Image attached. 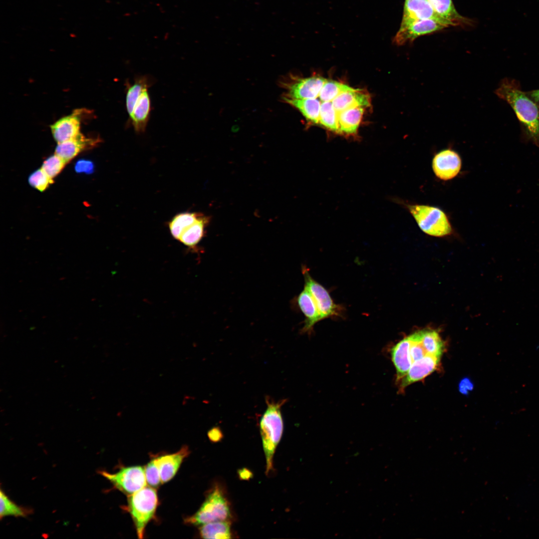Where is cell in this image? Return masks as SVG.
Here are the masks:
<instances>
[{
	"label": "cell",
	"mask_w": 539,
	"mask_h": 539,
	"mask_svg": "<svg viewBox=\"0 0 539 539\" xmlns=\"http://www.w3.org/2000/svg\"><path fill=\"white\" fill-rule=\"evenodd\" d=\"M410 213L419 228L429 236L444 237L451 235L453 228L446 213L439 207L428 205L412 204L394 198Z\"/></svg>",
	"instance_id": "4"
},
{
	"label": "cell",
	"mask_w": 539,
	"mask_h": 539,
	"mask_svg": "<svg viewBox=\"0 0 539 539\" xmlns=\"http://www.w3.org/2000/svg\"><path fill=\"white\" fill-rule=\"evenodd\" d=\"M319 123L326 129L339 133L338 114L332 101L321 102Z\"/></svg>",
	"instance_id": "27"
},
{
	"label": "cell",
	"mask_w": 539,
	"mask_h": 539,
	"mask_svg": "<svg viewBox=\"0 0 539 539\" xmlns=\"http://www.w3.org/2000/svg\"><path fill=\"white\" fill-rule=\"evenodd\" d=\"M363 113L364 108L354 107L337 113L339 133L347 135L355 134Z\"/></svg>",
	"instance_id": "21"
},
{
	"label": "cell",
	"mask_w": 539,
	"mask_h": 539,
	"mask_svg": "<svg viewBox=\"0 0 539 539\" xmlns=\"http://www.w3.org/2000/svg\"><path fill=\"white\" fill-rule=\"evenodd\" d=\"M208 437L213 442L220 441L223 438V434L219 428H214L208 432Z\"/></svg>",
	"instance_id": "35"
},
{
	"label": "cell",
	"mask_w": 539,
	"mask_h": 539,
	"mask_svg": "<svg viewBox=\"0 0 539 539\" xmlns=\"http://www.w3.org/2000/svg\"><path fill=\"white\" fill-rule=\"evenodd\" d=\"M93 163L90 161L85 160L78 161L75 166V171L79 173H91L93 171Z\"/></svg>",
	"instance_id": "33"
},
{
	"label": "cell",
	"mask_w": 539,
	"mask_h": 539,
	"mask_svg": "<svg viewBox=\"0 0 539 539\" xmlns=\"http://www.w3.org/2000/svg\"><path fill=\"white\" fill-rule=\"evenodd\" d=\"M100 142V139L99 137L87 138L80 132L73 138L57 143L55 154L67 163L80 152L95 146Z\"/></svg>",
	"instance_id": "15"
},
{
	"label": "cell",
	"mask_w": 539,
	"mask_h": 539,
	"mask_svg": "<svg viewBox=\"0 0 539 539\" xmlns=\"http://www.w3.org/2000/svg\"><path fill=\"white\" fill-rule=\"evenodd\" d=\"M285 400L274 402L266 399L267 409L260 422V433L266 460V474L273 468V457L282 435L283 422L281 408Z\"/></svg>",
	"instance_id": "3"
},
{
	"label": "cell",
	"mask_w": 539,
	"mask_h": 539,
	"mask_svg": "<svg viewBox=\"0 0 539 539\" xmlns=\"http://www.w3.org/2000/svg\"><path fill=\"white\" fill-rule=\"evenodd\" d=\"M28 182L31 186L42 192L52 184L53 181L41 168L30 175Z\"/></svg>",
	"instance_id": "31"
},
{
	"label": "cell",
	"mask_w": 539,
	"mask_h": 539,
	"mask_svg": "<svg viewBox=\"0 0 539 539\" xmlns=\"http://www.w3.org/2000/svg\"><path fill=\"white\" fill-rule=\"evenodd\" d=\"M356 89H357L336 81L327 80L320 92L318 97L321 102L332 101L342 93Z\"/></svg>",
	"instance_id": "29"
},
{
	"label": "cell",
	"mask_w": 539,
	"mask_h": 539,
	"mask_svg": "<svg viewBox=\"0 0 539 539\" xmlns=\"http://www.w3.org/2000/svg\"><path fill=\"white\" fill-rule=\"evenodd\" d=\"M337 113L354 107L365 108L370 105V98L359 89L346 91L339 94L332 101Z\"/></svg>",
	"instance_id": "20"
},
{
	"label": "cell",
	"mask_w": 539,
	"mask_h": 539,
	"mask_svg": "<svg viewBox=\"0 0 539 539\" xmlns=\"http://www.w3.org/2000/svg\"><path fill=\"white\" fill-rule=\"evenodd\" d=\"M144 468L147 484L151 487H158L162 483L156 459L151 460Z\"/></svg>",
	"instance_id": "32"
},
{
	"label": "cell",
	"mask_w": 539,
	"mask_h": 539,
	"mask_svg": "<svg viewBox=\"0 0 539 539\" xmlns=\"http://www.w3.org/2000/svg\"><path fill=\"white\" fill-rule=\"evenodd\" d=\"M202 215L200 213L184 212L176 215L168 224L172 237L178 240L183 231L194 223Z\"/></svg>",
	"instance_id": "25"
},
{
	"label": "cell",
	"mask_w": 539,
	"mask_h": 539,
	"mask_svg": "<svg viewBox=\"0 0 539 539\" xmlns=\"http://www.w3.org/2000/svg\"><path fill=\"white\" fill-rule=\"evenodd\" d=\"M231 515L228 500L221 488L216 486L197 512L185 521L188 524L202 526L215 521H229Z\"/></svg>",
	"instance_id": "6"
},
{
	"label": "cell",
	"mask_w": 539,
	"mask_h": 539,
	"mask_svg": "<svg viewBox=\"0 0 539 539\" xmlns=\"http://www.w3.org/2000/svg\"><path fill=\"white\" fill-rule=\"evenodd\" d=\"M189 453L188 447L184 446L175 453L155 458L159 469L162 484L168 482L174 477L183 461Z\"/></svg>",
	"instance_id": "17"
},
{
	"label": "cell",
	"mask_w": 539,
	"mask_h": 539,
	"mask_svg": "<svg viewBox=\"0 0 539 539\" xmlns=\"http://www.w3.org/2000/svg\"><path fill=\"white\" fill-rule=\"evenodd\" d=\"M526 93L539 107V89L527 91Z\"/></svg>",
	"instance_id": "37"
},
{
	"label": "cell",
	"mask_w": 539,
	"mask_h": 539,
	"mask_svg": "<svg viewBox=\"0 0 539 539\" xmlns=\"http://www.w3.org/2000/svg\"><path fill=\"white\" fill-rule=\"evenodd\" d=\"M326 80L319 76L297 79L288 85L287 93L283 97L297 99L316 98Z\"/></svg>",
	"instance_id": "12"
},
{
	"label": "cell",
	"mask_w": 539,
	"mask_h": 539,
	"mask_svg": "<svg viewBox=\"0 0 539 539\" xmlns=\"http://www.w3.org/2000/svg\"><path fill=\"white\" fill-rule=\"evenodd\" d=\"M157 505L158 496L154 488L146 486L129 496L128 508L139 538H143L145 529L154 516Z\"/></svg>",
	"instance_id": "5"
},
{
	"label": "cell",
	"mask_w": 539,
	"mask_h": 539,
	"mask_svg": "<svg viewBox=\"0 0 539 539\" xmlns=\"http://www.w3.org/2000/svg\"><path fill=\"white\" fill-rule=\"evenodd\" d=\"M65 164L63 159L55 154L44 161L41 169L49 177L53 179L61 172Z\"/></svg>",
	"instance_id": "30"
},
{
	"label": "cell",
	"mask_w": 539,
	"mask_h": 539,
	"mask_svg": "<svg viewBox=\"0 0 539 539\" xmlns=\"http://www.w3.org/2000/svg\"><path fill=\"white\" fill-rule=\"evenodd\" d=\"M473 387L474 385L473 383L471 380L468 378L463 379L460 382L459 384V391L464 395L468 394L469 392L473 390Z\"/></svg>",
	"instance_id": "34"
},
{
	"label": "cell",
	"mask_w": 539,
	"mask_h": 539,
	"mask_svg": "<svg viewBox=\"0 0 539 539\" xmlns=\"http://www.w3.org/2000/svg\"><path fill=\"white\" fill-rule=\"evenodd\" d=\"M434 10L451 26H471L472 20L460 14L452 0H428Z\"/></svg>",
	"instance_id": "19"
},
{
	"label": "cell",
	"mask_w": 539,
	"mask_h": 539,
	"mask_svg": "<svg viewBox=\"0 0 539 539\" xmlns=\"http://www.w3.org/2000/svg\"><path fill=\"white\" fill-rule=\"evenodd\" d=\"M409 336L401 339L390 350L392 361L396 371V383L406 375L412 363L410 354Z\"/></svg>",
	"instance_id": "16"
},
{
	"label": "cell",
	"mask_w": 539,
	"mask_h": 539,
	"mask_svg": "<svg viewBox=\"0 0 539 539\" xmlns=\"http://www.w3.org/2000/svg\"><path fill=\"white\" fill-rule=\"evenodd\" d=\"M154 83V79L148 75L136 76L133 84L128 80L125 83L127 124L131 125L136 133H143L146 128L151 110L148 89Z\"/></svg>",
	"instance_id": "2"
},
{
	"label": "cell",
	"mask_w": 539,
	"mask_h": 539,
	"mask_svg": "<svg viewBox=\"0 0 539 539\" xmlns=\"http://www.w3.org/2000/svg\"><path fill=\"white\" fill-rule=\"evenodd\" d=\"M496 94L506 101L517 117L522 129V140L532 142L539 147V107L521 90L518 81L506 78L503 79Z\"/></svg>",
	"instance_id": "1"
},
{
	"label": "cell",
	"mask_w": 539,
	"mask_h": 539,
	"mask_svg": "<svg viewBox=\"0 0 539 539\" xmlns=\"http://www.w3.org/2000/svg\"><path fill=\"white\" fill-rule=\"evenodd\" d=\"M414 19H434L451 26L436 13L428 0H405L401 21Z\"/></svg>",
	"instance_id": "14"
},
{
	"label": "cell",
	"mask_w": 539,
	"mask_h": 539,
	"mask_svg": "<svg viewBox=\"0 0 539 539\" xmlns=\"http://www.w3.org/2000/svg\"><path fill=\"white\" fill-rule=\"evenodd\" d=\"M449 26L434 19L401 21L394 41L398 45L411 43L418 37L440 31Z\"/></svg>",
	"instance_id": "8"
},
{
	"label": "cell",
	"mask_w": 539,
	"mask_h": 539,
	"mask_svg": "<svg viewBox=\"0 0 539 539\" xmlns=\"http://www.w3.org/2000/svg\"><path fill=\"white\" fill-rule=\"evenodd\" d=\"M297 301L301 311L305 317L301 331L303 333L310 332L315 324L321 320L315 302L305 287L298 296Z\"/></svg>",
	"instance_id": "18"
},
{
	"label": "cell",
	"mask_w": 539,
	"mask_h": 539,
	"mask_svg": "<svg viewBox=\"0 0 539 539\" xmlns=\"http://www.w3.org/2000/svg\"><path fill=\"white\" fill-rule=\"evenodd\" d=\"M210 220L209 217L202 214L194 223L183 231L178 240L189 248H195L204 237Z\"/></svg>",
	"instance_id": "22"
},
{
	"label": "cell",
	"mask_w": 539,
	"mask_h": 539,
	"mask_svg": "<svg viewBox=\"0 0 539 539\" xmlns=\"http://www.w3.org/2000/svg\"><path fill=\"white\" fill-rule=\"evenodd\" d=\"M305 287L312 296L320 313L321 320L326 318L339 316L342 308L335 304L328 291L311 277L307 270H302Z\"/></svg>",
	"instance_id": "9"
},
{
	"label": "cell",
	"mask_w": 539,
	"mask_h": 539,
	"mask_svg": "<svg viewBox=\"0 0 539 539\" xmlns=\"http://www.w3.org/2000/svg\"><path fill=\"white\" fill-rule=\"evenodd\" d=\"M200 535L204 539H231V522L230 521H219L209 523L201 526Z\"/></svg>",
	"instance_id": "24"
},
{
	"label": "cell",
	"mask_w": 539,
	"mask_h": 539,
	"mask_svg": "<svg viewBox=\"0 0 539 539\" xmlns=\"http://www.w3.org/2000/svg\"><path fill=\"white\" fill-rule=\"evenodd\" d=\"M0 495L1 519L7 516L26 517L31 513V510L20 507L12 501L2 490H0Z\"/></svg>",
	"instance_id": "28"
},
{
	"label": "cell",
	"mask_w": 539,
	"mask_h": 539,
	"mask_svg": "<svg viewBox=\"0 0 539 539\" xmlns=\"http://www.w3.org/2000/svg\"><path fill=\"white\" fill-rule=\"evenodd\" d=\"M286 103L297 109L306 118L313 123H319L321 101L316 98L297 99L283 97Z\"/></svg>",
	"instance_id": "23"
},
{
	"label": "cell",
	"mask_w": 539,
	"mask_h": 539,
	"mask_svg": "<svg viewBox=\"0 0 539 539\" xmlns=\"http://www.w3.org/2000/svg\"><path fill=\"white\" fill-rule=\"evenodd\" d=\"M87 113L88 111L85 109H77L51 124L50 128L56 142L60 143L66 141L79 134L82 116Z\"/></svg>",
	"instance_id": "11"
},
{
	"label": "cell",
	"mask_w": 539,
	"mask_h": 539,
	"mask_svg": "<svg viewBox=\"0 0 539 539\" xmlns=\"http://www.w3.org/2000/svg\"><path fill=\"white\" fill-rule=\"evenodd\" d=\"M441 357L427 355L423 358L414 362L406 375L400 381L399 392L415 382L425 378L435 371L438 367Z\"/></svg>",
	"instance_id": "13"
},
{
	"label": "cell",
	"mask_w": 539,
	"mask_h": 539,
	"mask_svg": "<svg viewBox=\"0 0 539 539\" xmlns=\"http://www.w3.org/2000/svg\"><path fill=\"white\" fill-rule=\"evenodd\" d=\"M432 167L436 177L448 181L456 177L462 167V159L459 154L451 148L437 153L433 158Z\"/></svg>",
	"instance_id": "10"
},
{
	"label": "cell",
	"mask_w": 539,
	"mask_h": 539,
	"mask_svg": "<svg viewBox=\"0 0 539 539\" xmlns=\"http://www.w3.org/2000/svg\"><path fill=\"white\" fill-rule=\"evenodd\" d=\"M421 339L423 345L429 354L442 356L444 344L438 332L432 329H422Z\"/></svg>",
	"instance_id": "26"
},
{
	"label": "cell",
	"mask_w": 539,
	"mask_h": 539,
	"mask_svg": "<svg viewBox=\"0 0 539 539\" xmlns=\"http://www.w3.org/2000/svg\"><path fill=\"white\" fill-rule=\"evenodd\" d=\"M238 474L240 479L243 480H249L253 477L252 472L246 468H243L238 470Z\"/></svg>",
	"instance_id": "36"
},
{
	"label": "cell",
	"mask_w": 539,
	"mask_h": 539,
	"mask_svg": "<svg viewBox=\"0 0 539 539\" xmlns=\"http://www.w3.org/2000/svg\"><path fill=\"white\" fill-rule=\"evenodd\" d=\"M100 473L115 488L129 495H131L146 486L145 468L142 466L124 467L115 473H110L106 471H101Z\"/></svg>",
	"instance_id": "7"
}]
</instances>
